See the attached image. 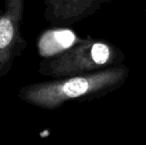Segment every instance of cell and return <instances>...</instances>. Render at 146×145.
<instances>
[{
    "label": "cell",
    "mask_w": 146,
    "mask_h": 145,
    "mask_svg": "<svg viewBox=\"0 0 146 145\" xmlns=\"http://www.w3.org/2000/svg\"><path fill=\"white\" fill-rule=\"evenodd\" d=\"M123 75L122 69H111L92 75L34 83L23 87L20 97L35 107L53 109L69 99L85 97L111 87L118 83Z\"/></svg>",
    "instance_id": "obj_1"
},
{
    "label": "cell",
    "mask_w": 146,
    "mask_h": 145,
    "mask_svg": "<svg viewBox=\"0 0 146 145\" xmlns=\"http://www.w3.org/2000/svg\"><path fill=\"white\" fill-rule=\"evenodd\" d=\"M111 59V50L106 44L86 42L57 56L41 72L54 77L71 75L106 65Z\"/></svg>",
    "instance_id": "obj_2"
},
{
    "label": "cell",
    "mask_w": 146,
    "mask_h": 145,
    "mask_svg": "<svg viewBox=\"0 0 146 145\" xmlns=\"http://www.w3.org/2000/svg\"><path fill=\"white\" fill-rule=\"evenodd\" d=\"M24 0H5V11L0 15V75L10 67L17 43L23 16Z\"/></svg>",
    "instance_id": "obj_3"
},
{
    "label": "cell",
    "mask_w": 146,
    "mask_h": 145,
    "mask_svg": "<svg viewBox=\"0 0 146 145\" xmlns=\"http://www.w3.org/2000/svg\"><path fill=\"white\" fill-rule=\"evenodd\" d=\"M78 42L76 34L69 29L47 31L38 41L39 54L43 58H52L67 52Z\"/></svg>",
    "instance_id": "obj_4"
}]
</instances>
